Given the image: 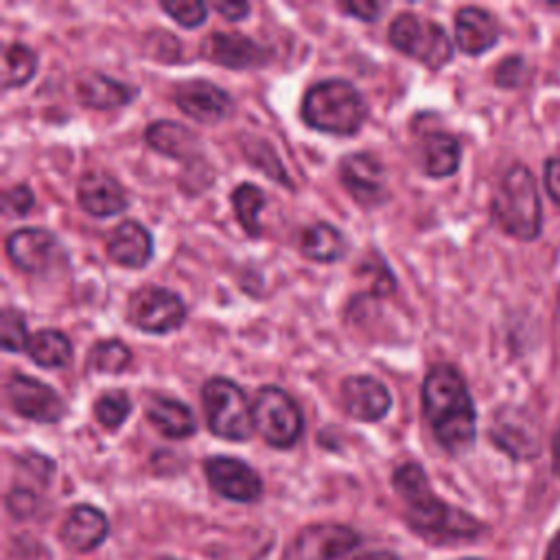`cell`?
I'll list each match as a JSON object with an SVG mask.
<instances>
[{"label":"cell","instance_id":"1","mask_svg":"<svg viewBox=\"0 0 560 560\" xmlns=\"http://www.w3.org/2000/svg\"><path fill=\"white\" fill-rule=\"evenodd\" d=\"M392 481L405 503V518L418 536L433 542H455L477 538L483 532V525L475 516L433 494L422 466L416 462L400 464Z\"/></svg>","mask_w":560,"mask_h":560},{"label":"cell","instance_id":"2","mask_svg":"<svg viewBox=\"0 0 560 560\" xmlns=\"http://www.w3.org/2000/svg\"><path fill=\"white\" fill-rule=\"evenodd\" d=\"M422 413L433 438L448 453H462L475 442L477 413L462 374L446 363L433 365L422 381Z\"/></svg>","mask_w":560,"mask_h":560},{"label":"cell","instance_id":"3","mask_svg":"<svg viewBox=\"0 0 560 560\" xmlns=\"http://www.w3.org/2000/svg\"><path fill=\"white\" fill-rule=\"evenodd\" d=\"M300 116L311 129L332 136H352L361 129L368 107L350 81L322 79L304 92Z\"/></svg>","mask_w":560,"mask_h":560},{"label":"cell","instance_id":"4","mask_svg":"<svg viewBox=\"0 0 560 560\" xmlns=\"http://www.w3.org/2000/svg\"><path fill=\"white\" fill-rule=\"evenodd\" d=\"M492 217L505 234L518 241H534L540 234L542 210L527 166L512 164L505 171L492 197Z\"/></svg>","mask_w":560,"mask_h":560},{"label":"cell","instance_id":"5","mask_svg":"<svg viewBox=\"0 0 560 560\" xmlns=\"http://www.w3.org/2000/svg\"><path fill=\"white\" fill-rule=\"evenodd\" d=\"M201 405L208 429L223 440L243 442L254 431L252 402L247 400L241 385L225 376H212L203 383Z\"/></svg>","mask_w":560,"mask_h":560},{"label":"cell","instance_id":"6","mask_svg":"<svg viewBox=\"0 0 560 560\" xmlns=\"http://www.w3.org/2000/svg\"><path fill=\"white\" fill-rule=\"evenodd\" d=\"M387 39L398 52L431 70H440L453 57V44L442 24L411 11H402L389 22Z\"/></svg>","mask_w":560,"mask_h":560},{"label":"cell","instance_id":"7","mask_svg":"<svg viewBox=\"0 0 560 560\" xmlns=\"http://www.w3.org/2000/svg\"><path fill=\"white\" fill-rule=\"evenodd\" d=\"M252 420L254 431H258L262 440L276 448L293 446L304 431L300 405L289 392L276 385H265L256 392L252 400Z\"/></svg>","mask_w":560,"mask_h":560},{"label":"cell","instance_id":"8","mask_svg":"<svg viewBox=\"0 0 560 560\" xmlns=\"http://www.w3.org/2000/svg\"><path fill=\"white\" fill-rule=\"evenodd\" d=\"M127 317L136 328L144 332L164 335L177 330L184 324L186 306L171 289L144 284L129 295Z\"/></svg>","mask_w":560,"mask_h":560},{"label":"cell","instance_id":"9","mask_svg":"<svg viewBox=\"0 0 560 560\" xmlns=\"http://www.w3.org/2000/svg\"><path fill=\"white\" fill-rule=\"evenodd\" d=\"M359 545V534L339 523H313L302 527L284 551V560H335Z\"/></svg>","mask_w":560,"mask_h":560},{"label":"cell","instance_id":"10","mask_svg":"<svg viewBox=\"0 0 560 560\" xmlns=\"http://www.w3.org/2000/svg\"><path fill=\"white\" fill-rule=\"evenodd\" d=\"M11 409L33 422H59L66 413L61 396L39 378L13 372L7 381Z\"/></svg>","mask_w":560,"mask_h":560},{"label":"cell","instance_id":"11","mask_svg":"<svg viewBox=\"0 0 560 560\" xmlns=\"http://www.w3.org/2000/svg\"><path fill=\"white\" fill-rule=\"evenodd\" d=\"M339 179L348 195L363 208H374L385 201L387 175L385 166L365 151L343 155L339 162Z\"/></svg>","mask_w":560,"mask_h":560},{"label":"cell","instance_id":"12","mask_svg":"<svg viewBox=\"0 0 560 560\" xmlns=\"http://www.w3.org/2000/svg\"><path fill=\"white\" fill-rule=\"evenodd\" d=\"M4 252L9 260L26 273L48 271L63 256L57 236L44 228L13 230L4 241Z\"/></svg>","mask_w":560,"mask_h":560},{"label":"cell","instance_id":"13","mask_svg":"<svg viewBox=\"0 0 560 560\" xmlns=\"http://www.w3.org/2000/svg\"><path fill=\"white\" fill-rule=\"evenodd\" d=\"M203 472L210 488L230 501L252 503L262 494L258 472L236 457H210L203 462Z\"/></svg>","mask_w":560,"mask_h":560},{"label":"cell","instance_id":"14","mask_svg":"<svg viewBox=\"0 0 560 560\" xmlns=\"http://www.w3.org/2000/svg\"><path fill=\"white\" fill-rule=\"evenodd\" d=\"M201 57L230 68V70H247V68H260L269 61V50L262 48L256 39L236 33V31H214L201 39Z\"/></svg>","mask_w":560,"mask_h":560},{"label":"cell","instance_id":"15","mask_svg":"<svg viewBox=\"0 0 560 560\" xmlns=\"http://www.w3.org/2000/svg\"><path fill=\"white\" fill-rule=\"evenodd\" d=\"M175 103L188 118L203 125H217L234 109L232 96L206 79H188L177 83Z\"/></svg>","mask_w":560,"mask_h":560},{"label":"cell","instance_id":"16","mask_svg":"<svg viewBox=\"0 0 560 560\" xmlns=\"http://www.w3.org/2000/svg\"><path fill=\"white\" fill-rule=\"evenodd\" d=\"M490 440L514 459H532L540 453V435L534 420L514 407H503L494 413Z\"/></svg>","mask_w":560,"mask_h":560},{"label":"cell","instance_id":"17","mask_svg":"<svg viewBox=\"0 0 560 560\" xmlns=\"http://www.w3.org/2000/svg\"><path fill=\"white\" fill-rule=\"evenodd\" d=\"M341 402L350 418L376 422L392 407L389 389L370 374H350L341 381Z\"/></svg>","mask_w":560,"mask_h":560},{"label":"cell","instance_id":"18","mask_svg":"<svg viewBox=\"0 0 560 560\" xmlns=\"http://www.w3.org/2000/svg\"><path fill=\"white\" fill-rule=\"evenodd\" d=\"M105 254L112 262L120 267L140 269L153 256V238L142 223L125 219L107 234Z\"/></svg>","mask_w":560,"mask_h":560},{"label":"cell","instance_id":"19","mask_svg":"<svg viewBox=\"0 0 560 560\" xmlns=\"http://www.w3.org/2000/svg\"><path fill=\"white\" fill-rule=\"evenodd\" d=\"M77 201L92 217H114L129 203L125 188L107 173H83L77 182Z\"/></svg>","mask_w":560,"mask_h":560},{"label":"cell","instance_id":"20","mask_svg":"<svg viewBox=\"0 0 560 560\" xmlns=\"http://www.w3.org/2000/svg\"><path fill=\"white\" fill-rule=\"evenodd\" d=\"M74 96L83 107L114 109L131 103L138 96V88L101 72H81L74 79Z\"/></svg>","mask_w":560,"mask_h":560},{"label":"cell","instance_id":"21","mask_svg":"<svg viewBox=\"0 0 560 560\" xmlns=\"http://www.w3.org/2000/svg\"><path fill=\"white\" fill-rule=\"evenodd\" d=\"M455 42L466 55H481L499 42V24L481 7H462L453 18Z\"/></svg>","mask_w":560,"mask_h":560},{"label":"cell","instance_id":"22","mask_svg":"<svg viewBox=\"0 0 560 560\" xmlns=\"http://www.w3.org/2000/svg\"><path fill=\"white\" fill-rule=\"evenodd\" d=\"M107 516L94 505H74L61 523V540L72 551H92L107 536Z\"/></svg>","mask_w":560,"mask_h":560},{"label":"cell","instance_id":"23","mask_svg":"<svg viewBox=\"0 0 560 560\" xmlns=\"http://www.w3.org/2000/svg\"><path fill=\"white\" fill-rule=\"evenodd\" d=\"M147 418L151 427L168 438V440H184L195 433L197 422L188 405L171 396H155L147 405Z\"/></svg>","mask_w":560,"mask_h":560},{"label":"cell","instance_id":"24","mask_svg":"<svg viewBox=\"0 0 560 560\" xmlns=\"http://www.w3.org/2000/svg\"><path fill=\"white\" fill-rule=\"evenodd\" d=\"M147 144L173 160H192L199 151V138L173 120H155L144 129Z\"/></svg>","mask_w":560,"mask_h":560},{"label":"cell","instance_id":"25","mask_svg":"<svg viewBox=\"0 0 560 560\" xmlns=\"http://www.w3.org/2000/svg\"><path fill=\"white\" fill-rule=\"evenodd\" d=\"M300 252L304 258L315 262L341 260L348 252L346 236L330 223L317 221L300 232Z\"/></svg>","mask_w":560,"mask_h":560},{"label":"cell","instance_id":"26","mask_svg":"<svg viewBox=\"0 0 560 560\" xmlns=\"http://www.w3.org/2000/svg\"><path fill=\"white\" fill-rule=\"evenodd\" d=\"M422 171L429 177H448L459 168L462 149L455 136L446 131H429L422 138Z\"/></svg>","mask_w":560,"mask_h":560},{"label":"cell","instance_id":"27","mask_svg":"<svg viewBox=\"0 0 560 560\" xmlns=\"http://www.w3.org/2000/svg\"><path fill=\"white\" fill-rule=\"evenodd\" d=\"M26 354L39 368H66L72 361V343L61 330L42 328L31 335Z\"/></svg>","mask_w":560,"mask_h":560},{"label":"cell","instance_id":"28","mask_svg":"<svg viewBox=\"0 0 560 560\" xmlns=\"http://www.w3.org/2000/svg\"><path fill=\"white\" fill-rule=\"evenodd\" d=\"M232 208H234V217L241 223L243 232L247 236H260L262 234V225H260V212L267 203L265 192L252 184V182H243L232 190Z\"/></svg>","mask_w":560,"mask_h":560},{"label":"cell","instance_id":"29","mask_svg":"<svg viewBox=\"0 0 560 560\" xmlns=\"http://www.w3.org/2000/svg\"><path fill=\"white\" fill-rule=\"evenodd\" d=\"M37 70V55L22 42H11L2 52V88L24 85Z\"/></svg>","mask_w":560,"mask_h":560},{"label":"cell","instance_id":"30","mask_svg":"<svg viewBox=\"0 0 560 560\" xmlns=\"http://www.w3.org/2000/svg\"><path fill=\"white\" fill-rule=\"evenodd\" d=\"M131 363V350L120 339L96 341L85 359V368L96 374H120Z\"/></svg>","mask_w":560,"mask_h":560},{"label":"cell","instance_id":"31","mask_svg":"<svg viewBox=\"0 0 560 560\" xmlns=\"http://www.w3.org/2000/svg\"><path fill=\"white\" fill-rule=\"evenodd\" d=\"M131 413V398L122 389H107L94 400V418L105 429H118Z\"/></svg>","mask_w":560,"mask_h":560},{"label":"cell","instance_id":"32","mask_svg":"<svg viewBox=\"0 0 560 560\" xmlns=\"http://www.w3.org/2000/svg\"><path fill=\"white\" fill-rule=\"evenodd\" d=\"M243 153H245V158H247L256 168L265 171L271 179L282 182L284 186H291L284 166L280 164V160L276 158L273 149H271L265 140H262V142H260V140H247V142H243Z\"/></svg>","mask_w":560,"mask_h":560},{"label":"cell","instance_id":"33","mask_svg":"<svg viewBox=\"0 0 560 560\" xmlns=\"http://www.w3.org/2000/svg\"><path fill=\"white\" fill-rule=\"evenodd\" d=\"M28 330L24 324L22 313L13 308H4L0 317V341L7 352H20L28 346Z\"/></svg>","mask_w":560,"mask_h":560},{"label":"cell","instance_id":"34","mask_svg":"<svg viewBox=\"0 0 560 560\" xmlns=\"http://www.w3.org/2000/svg\"><path fill=\"white\" fill-rule=\"evenodd\" d=\"M160 7L184 28L201 26L208 15V7L197 0H162Z\"/></svg>","mask_w":560,"mask_h":560},{"label":"cell","instance_id":"35","mask_svg":"<svg viewBox=\"0 0 560 560\" xmlns=\"http://www.w3.org/2000/svg\"><path fill=\"white\" fill-rule=\"evenodd\" d=\"M35 203V197L28 186L15 184L2 192V210L7 217H24Z\"/></svg>","mask_w":560,"mask_h":560},{"label":"cell","instance_id":"36","mask_svg":"<svg viewBox=\"0 0 560 560\" xmlns=\"http://www.w3.org/2000/svg\"><path fill=\"white\" fill-rule=\"evenodd\" d=\"M523 70H525V66H523V59H521V57H508V59H503V61L497 66L494 81H497L501 88H514V85H518Z\"/></svg>","mask_w":560,"mask_h":560},{"label":"cell","instance_id":"37","mask_svg":"<svg viewBox=\"0 0 560 560\" xmlns=\"http://www.w3.org/2000/svg\"><path fill=\"white\" fill-rule=\"evenodd\" d=\"M339 9L363 22H374L385 7L381 2H370V0H350V2H341Z\"/></svg>","mask_w":560,"mask_h":560},{"label":"cell","instance_id":"38","mask_svg":"<svg viewBox=\"0 0 560 560\" xmlns=\"http://www.w3.org/2000/svg\"><path fill=\"white\" fill-rule=\"evenodd\" d=\"M545 186L549 197L560 203V155L549 158L545 164Z\"/></svg>","mask_w":560,"mask_h":560},{"label":"cell","instance_id":"39","mask_svg":"<svg viewBox=\"0 0 560 560\" xmlns=\"http://www.w3.org/2000/svg\"><path fill=\"white\" fill-rule=\"evenodd\" d=\"M9 510L15 514V516H24L26 512L33 510L35 505V497L31 492H24V490H13L9 494Z\"/></svg>","mask_w":560,"mask_h":560},{"label":"cell","instance_id":"40","mask_svg":"<svg viewBox=\"0 0 560 560\" xmlns=\"http://www.w3.org/2000/svg\"><path fill=\"white\" fill-rule=\"evenodd\" d=\"M212 9L221 13L225 20H241L249 13L247 2H212Z\"/></svg>","mask_w":560,"mask_h":560},{"label":"cell","instance_id":"41","mask_svg":"<svg viewBox=\"0 0 560 560\" xmlns=\"http://www.w3.org/2000/svg\"><path fill=\"white\" fill-rule=\"evenodd\" d=\"M545 560H560V532L553 536V540L549 542L547 547V553H545Z\"/></svg>","mask_w":560,"mask_h":560},{"label":"cell","instance_id":"42","mask_svg":"<svg viewBox=\"0 0 560 560\" xmlns=\"http://www.w3.org/2000/svg\"><path fill=\"white\" fill-rule=\"evenodd\" d=\"M354 560H398V558L389 551H374V553H368V556H359Z\"/></svg>","mask_w":560,"mask_h":560},{"label":"cell","instance_id":"43","mask_svg":"<svg viewBox=\"0 0 560 560\" xmlns=\"http://www.w3.org/2000/svg\"><path fill=\"white\" fill-rule=\"evenodd\" d=\"M553 470L560 477V431L553 438Z\"/></svg>","mask_w":560,"mask_h":560},{"label":"cell","instance_id":"44","mask_svg":"<svg viewBox=\"0 0 560 560\" xmlns=\"http://www.w3.org/2000/svg\"><path fill=\"white\" fill-rule=\"evenodd\" d=\"M462 560H477V558H462Z\"/></svg>","mask_w":560,"mask_h":560},{"label":"cell","instance_id":"45","mask_svg":"<svg viewBox=\"0 0 560 560\" xmlns=\"http://www.w3.org/2000/svg\"><path fill=\"white\" fill-rule=\"evenodd\" d=\"M164 560H173V558H164Z\"/></svg>","mask_w":560,"mask_h":560}]
</instances>
